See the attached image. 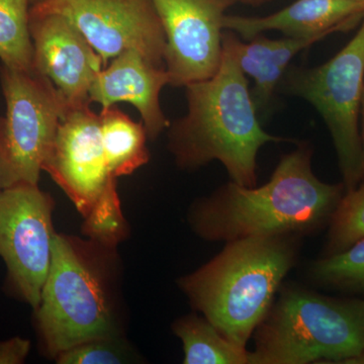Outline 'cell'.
<instances>
[{
    "instance_id": "6da1fadb",
    "label": "cell",
    "mask_w": 364,
    "mask_h": 364,
    "mask_svg": "<svg viewBox=\"0 0 364 364\" xmlns=\"http://www.w3.org/2000/svg\"><path fill=\"white\" fill-rule=\"evenodd\" d=\"M313 151L299 144L284 155L267 183L246 188L233 181L198 200L188 222L203 240L296 236L329 224L345 193L344 184L327 183L312 168Z\"/></svg>"
},
{
    "instance_id": "7a4b0ae2",
    "label": "cell",
    "mask_w": 364,
    "mask_h": 364,
    "mask_svg": "<svg viewBox=\"0 0 364 364\" xmlns=\"http://www.w3.org/2000/svg\"><path fill=\"white\" fill-rule=\"evenodd\" d=\"M184 87L188 114L172 124L168 135L169 150L177 165L196 169L217 160L231 181L246 188L256 186L261 147L286 140L261 127L231 31L223 33L221 63L215 75Z\"/></svg>"
},
{
    "instance_id": "3957f363",
    "label": "cell",
    "mask_w": 364,
    "mask_h": 364,
    "mask_svg": "<svg viewBox=\"0 0 364 364\" xmlns=\"http://www.w3.org/2000/svg\"><path fill=\"white\" fill-rule=\"evenodd\" d=\"M296 236L226 242L200 269L178 280L191 306L234 343L246 347L296 263Z\"/></svg>"
},
{
    "instance_id": "277c9868",
    "label": "cell",
    "mask_w": 364,
    "mask_h": 364,
    "mask_svg": "<svg viewBox=\"0 0 364 364\" xmlns=\"http://www.w3.org/2000/svg\"><path fill=\"white\" fill-rule=\"evenodd\" d=\"M253 335L249 364H349L364 354V298L282 287Z\"/></svg>"
},
{
    "instance_id": "5b68a950",
    "label": "cell",
    "mask_w": 364,
    "mask_h": 364,
    "mask_svg": "<svg viewBox=\"0 0 364 364\" xmlns=\"http://www.w3.org/2000/svg\"><path fill=\"white\" fill-rule=\"evenodd\" d=\"M47 171L85 218V233L116 247L128 233L102 146L100 116L90 105L70 107L61 119Z\"/></svg>"
},
{
    "instance_id": "8992f818",
    "label": "cell",
    "mask_w": 364,
    "mask_h": 364,
    "mask_svg": "<svg viewBox=\"0 0 364 364\" xmlns=\"http://www.w3.org/2000/svg\"><path fill=\"white\" fill-rule=\"evenodd\" d=\"M35 311L41 338L53 358L114 335L102 280L80 249L63 235L55 233L53 238L51 267Z\"/></svg>"
},
{
    "instance_id": "52a82bcc",
    "label": "cell",
    "mask_w": 364,
    "mask_h": 364,
    "mask_svg": "<svg viewBox=\"0 0 364 364\" xmlns=\"http://www.w3.org/2000/svg\"><path fill=\"white\" fill-rule=\"evenodd\" d=\"M6 117L0 119V189L38 186L69 107L51 80L37 69H0Z\"/></svg>"
},
{
    "instance_id": "ba28073f",
    "label": "cell",
    "mask_w": 364,
    "mask_h": 364,
    "mask_svg": "<svg viewBox=\"0 0 364 364\" xmlns=\"http://www.w3.org/2000/svg\"><path fill=\"white\" fill-rule=\"evenodd\" d=\"M280 85L317 109L331 134L345 191L356 188L361 182L364 16L358 33L333 58L313 68L289 69Z\"/></svg>"
},
{
    "instance_id": "9c48e42d",
    "label": "cell",
    "mask_w": 364,
    "mask_h": 364,
    "mask_svg": "<svg viewBox=\"0 0 364 364\" xmlns=\"http://www.w3.org/2000/svg\"><path fill=\"white\" fill-rule=\"evenodd\" d=\"M51 196L35 184L0 189V257L18 296L38 308L51 267Z\"/></svg>"
},
{
    "instance_id": "30bf717a",
    "label": "cell",
    "mask_w": 364,
    "mask_h": 364,
    "mask_svg": "<svg viewBox=\"0 0 364 364\" xmlns=\"http://www.w3.org/2000/svg\"><path fill=\"white\" fill-rule=\"evenodd\" d=\"M30 14H59L70 21L105 67L109 59L132 49L154 65L165 67L166 41L151 0H39Z\"/></svg>"
},
{
    "instance_id": "8fae6325",
    "label": "cell",
    "mask_w": 364,
    "mask_h": 364,
    "mask_svg": "<svg viewBox=\"0 0 364 364\" xmlns=\"http://www.w3.org/2000/svg\"><path fill=\"white\" fill-rule=\"evenodd\" d=\"M164 31V66L170 85L215 75L221 63L223 21L239 0H151Z\"/></svg>"
},
{
    "instance_id": "7c38bea8",
    "label": "cell",
    "mask_w": 364,
    "mask_h": 364,
    "mask_svg": "<svg viewBox=\"0 0 364 364\" xmlns=\"http://www.w3.org/2000/svg\"><path fill=\"white\" fill-rule=\"evenodd\" d=\"M35 68L51 80L69 107L90 105L104 62L82 33L59 14L31 16Z\"/></svg>"
},
{
    "instance_id": "4fadbf2b",
    "label": "cell",
    "mask_w": 364,
    "mask_h": 364,
    "mask_svg": "<svg viewBox=\"0 0 364 364\" xmlns=\"http://www.w3.org/2000/svg\"><path fill=\"white\" fill-rule=\"evenodd\" d=\"M168 85L165 67L154 65L136 50H127L97 74L90 100L102 105V109L117 102L133 105L142 117L148 138L155 140L169 127L159 100L162 88Z\"/></svg>"
},
{
    "instance_id": "5bb4252c",
    "label": "cell",
    "mask_w": 364,
    "mask_h": 364,
    "mask_svg": "<svg viewBox=\"0 0 364 364\" xmlns=\"http://www.w3.org/2000/svg\"><path fill=\"white\" fill-rule=\"evenodd\" d=\"M363 16L364 4L354 0H296L267 16H225L223 26L244 41L268 31H279L286 37L324 39L351 30Z\"/></svg>"
},
{
    "instance_id": "9a60e30c",
    "label": "cell",
    "mask_w": 364,
    "mask_h": 364,
    "mask_svg": "<svg viewBox=\"0 0 364 364\" xmlns=\"http://www.w3.org/2000/svg\"><path fill=\"white\" fill-rule=\"evenodd\" d=\"M233 33V32H232ZM320 38H291L269 39L263 33L245 41L233 33V45L242 71L253 79L251 90L257 112L264 111L272 102L277 85L289 70L291 60Z\"/></svg>"
},
{
    "instance_id": "2e32d148",
    "label": "cell",
    "mask_w": 364,
    "mask_h": 364,
    "mask_svg": "<svg viewBox=\"0 0 364 364\" xmlns=\"http://www.w3.org/2000/svg\"><path fill=\"white\" fill-rule=\"evenodd\" d=\"M98 116L107 166L114 178L129 176L149 161L143 123H136L114 105Z\"/></svg>"
},
{
    "instance_id": "e0dca14e",
    "label": "cell",
    "mask_w": 364,
    "mask_h": 364,
    "mask_svg": "<svg viewBox=\"0 0 364 364\" xmlns=\"http://www.w3.org/2000/svg\"><path fill=\"white\" fill-rule=\"evenodd\" d=\"M172 329L183 345V363L249 364L246 347L228 339L205 317L186 316Z\"/></svg>"
},
{
    "instance_id": "ac0fdd59",
    "label": "cell",
    "mask_w": 364,
    "mask_h": 364,
    "mask_svg": "<svg viewBox=\"0 0 364 364\" xmlns=\"http://www.w3.org/2000/svg\"><path fill=\"white\" fill-rule=\"evenodd\" d=\"M30 0H0V59L14 70L35 68Z\"/></svg>"
},
{
    "instance_id": "d6986e66",
    "label": "cell",
    "mask_w": 364,
    "mask_h": 364,
    "mask_svg": "<svg viewBox=\"0 0 364 364\" xmlns=\"http://www.w3.org/2000/svg\"><path fill=\"white\" fill-rule=\"evenodd\" d=\"M310 279L325 289L364 296V238L311 264Z\"/></svg>"
},
{
    "instance_id": "ffe728a7",
    "label": "cell",
    "mask_w": 364,
    "mask_h": 364,
    "mask_svg": "<svg viewBox=\"0 0 364 364\" xmlns=\"http://www.w3.org/2000/svg\"><path fill=\"white\" fill-rule=\"evenodd\" d=\"M364 238V181L345 191L329 222L324 255L342 252Z\"/></svg>"
},
{
    "instance_id": "44dd1931",
    "label": "cell",
    "mask_w": 364,
    "mask_h": 364,
    "mask_svg": "<svg viewBox=\"0 0 364 364\" xmlns=\"http://www.w3.org/2000/svg\"><path fill=\"white\" fill-rule=\"evenodd\" d=\"M60 364H117L124 363V354L112 338L95 339L72 347L57 356Z\"/></svg>"
},
{
    "instance_id": "7402d4cb",
    "label": "cell",
    "mask_w": 364,
    "mask_h": 364,
    "mask_svg": "<svg viewBox=\"0 0 364 364\" xmlns=\"http://www.w3.org/2000/svg\"><path fill=\"white\" fill-rule=\"evenodd\" d=\"M31 350V342L21 337L0 342V364H21L25 363Z\"/></svg>"
},
{
    "instance_id": "603a6c76",
    "label": "cell",
    "mask_w": 364,
    "mask_h": 364,
    "mask_svg": "<svg viewBox=\"0 0 364 364\" xmlns=\"http://www.w3.org/2000/svg\"><path fill=\"white\" fill-rule=\"evenodd\" d=\"M360 117H361V182L364 181V88L363 100H361L360 105Z\"/></svg>"
},
{
    "instance_id": "cb8c5ba5",
    "label": "cell",
    "mask_w": 364,
    "mask_h": 364,
    "mask_svg": "<svg viewBox=\"0 0 364 364\" xmlns=\"http://www.w3.org/2000/svg\"><path fill=\"white\" fill-rule=\"evenodd\" d=\"M239 1L244 2V4H251V6H260V4L270 1V0H239Z\"/></svg>"
},
{
    "instance_id": "d4e9b609",
    "label": "cell",
    "mask_w": 364,
    "mask_h": 364,
    "mask_svg": "<svg viewBox=\"0 0 364 364\" xmlns=\"http://www.w3.org/2000/svg\"><path fill=\"white\" fill-rule=\"evenodd\" d=\"M349 364H364V354H363V355L358 356V358L352 359Z\"/></svg>"
},
{
    "instance_id": "484cf974",
    "label": "cell",
    "mask_w": 364,
    "mask_h": 364,
    "mask_svg": "<svg viewBox=\"0 0 364 364\" xmlns=\"http://www.w3.org/2000/svg\"><path fill=\"white\" fill-rule=\"evenodd\" d=\"M354 1L361 2V4H364V0H354Z\"/></svg>"
},
{
    "instance_id": "4316f807",
    "label": "cell",
    "mask_w": 364,
    "mask_h": 364,
    "mask_svg": "<svg viewBox=\"0 0 364 364\" xmlns=\"http://www.w3.org/2000/svg\"><path fill=\"white\" fill-rule=\"evenodd\" d=\"M38 1H39V0H36V2H38Z\"/></svg>"
}]
</instances>
